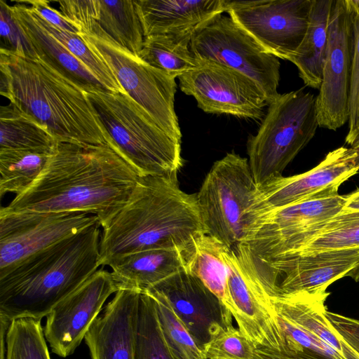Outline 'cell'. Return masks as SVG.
<instances>
[{"label":"cell","mask_w":359,"mask_h":359,"mask_svg":"<svg viewBox=\"0 0 359 359\" xmlns=\"http://www.w3.org/2000/svg\"><path fill=\"white\" fill-rule=\"evenodd\" d=\"M50 155L28 151L0 150V196L24 192L38 177Z\"/></svg>","instance_id":"cell-33"},{"label":"cell","mask_w":359,"mask_h":359,"mask_svg":"<svg viewBox=\"0 0 359 359\" xmlns=\"http://www.w3.org/2000/svg\"><path fill=\"white\" fill-rule=\"evenodd\" d=\"M145 291L154 299L158 322L168 344L184 359H206L168 300L156 291Z\"/></svg>","instance_id":"cell-35"},{"label":"cell","mask_w":359,"mask_h":359,"mask_svg":"<svg viewBox=\"0 0 359 359\" xmlns=\"http://www.w3.org/2000/svg\"><path fill=\"white\" fill-rule=\"evenodd\" d=\"M257 190L248 158L232 151L215 161L196 194L206 234L229 248L241 243Z\"/></svg>","instance_id":"cell-7"},{"label":"cell","mask_w":359,"mask_h":359,"mask_svg":"<svg viewBox=\"0 0 359 359\" xmlns=\"http://www.w3.org/2000/svg\"><path fill=\"white\" fill-rule=\"evenodd\" d=\"M97 222L96 216L83 212H7L1 208L0 276Z\"/></svg>","instance_id":"cell-12"},{"label":"cell","mask_w":359,"mask_h":359,"mask_svg":"<svg viewBox=\"0 0 359 359\" xmlns=\"http://www.w3.org/2000/svg\"><path fill=\"white\" fill-rule=\"evenodd\" d=\"M222 257L228 269L229 309L239 330L257 347L279 351L282 336L271 301L276 292L260 276L245 244L226 246Z\"/></svg>","instance_id":"cell-9"},{"label":"cell","mask_w":359,"mask_h":359,"mask_svg":"<svg viewBox=\"0 0 359 359\" xmlns=\"http://www.w3.org/2000/svg\"><path fill=\"white\" fill-rule=\"evenodd\" d=\"M353 27L345 0H334L316 108L319 126L337 130L348 121Z\"/></svg>","instance_id":"cell-14"},{"label":"cell","mask_w":359,"mask_h":359,"mask_svg":"<svg viewBox=\"0 0 359 359\" xmlns=\"http://www.w3.org/2000/svg\"><path fill=\"white\" fill-rule=\"evenodd\" d=\"M48 23L66 32L79 34L77 27L69 22L60 11L50 6V2L45 0L24 1Z\"/></svg>","instance_id":"cell-41"},{"label":"cell","mask_w":359,"mask_h":359,"mask_svg":"<svg viewBox=\"0 0 359 359\" xmlns=\"http://www.w3.org/2000/svg\"><path fill=\"white\" fill-rule=\"evenodd\" d=\"M60 12L79 33H91L97 26L100 15L99 0L58 1Z\"/></svg>","instance_id":"cell-39"},{"label":"cell","mask_w":359,"mask_h":359,"mask_svg":"<svg viewBox=\"0 0 359 359\" xmlns=\"http://www.w3.org/2000/svg\"><path fill=\"white\" fill-rule=\"evenodd\" d=\"M318 126L316 97L311 93L298 90L280 94L271 102L257 134L249 137L247 143L257 187L283 176Z\"/></svg>","instance_id":"cell-6"},{"label":"cell","mask_w":359,"mask_h":359,"mask_svg":"<svg viewBox=\"0 0 359 359\" xmlns=\"http://www.w3.org/2000/svg\"><path fill=\"white\" fill-rule=\"evenodd\" d=\"M228 0H135L144 36L194 34L226 12Z\"/></svg>","instance_id":"cell-21"},{"label":"cell","mask_w":359,"mask_h":359,"mask_svg":"<svg viewBox=\"0 0 359 359\" xmlns=\"http://www.w3.org/2000/svg\"><path fill=\"white\" fill-rule=\"evenodd\" d=\"M327 289L280 292L271 299L276 313L310 331L327 343L346 359H359V354L337 333L325 316Z\"/></svg>","instance_id":"cell-25"},{"label":"cell","mask_w":359,"mask_h":359,"mask_svg":"<svg viewBox=\"0 0 359 359\" xmlns=\"http://www.w3.org/2000/svg\"><path fill=\"white\" fill-rule=\"evenodd\" d=\"M135 359H184L167 341L159 324L153 297L141 292L134 339Z\"/></svg>","instance_id":"cell-30"},{"label":"cell","mask_w":359,"mask_h":359,"mask_svg":"<svg viewBox=\"0 0 359 359\" xmlns=\"http://www.w3.org/2000/svg\"><path fill=\"white\" fill-rule=\"evenodd\" d=\"M359 171V150L341 147L311 170L281 176L257 188L251 215L316 198L337 195L339 186Z\"/></svg>","instance_id":"cell-15"},{"label":"cell","mask_w":359,"mask_h":359,"mask_svg":"<svg viewBox=\"0 0 359 359\" xmlns=\"http://www.w3.org/2000/svg\"><path fill=\"white\" fill-rule=\"evenodd\" d=\"M312 0L228 1L226 12L267 53L290 60L306 34Z\"/></svg>","instance_id":"cell-11"},{"label":"cell","mask_w":359,"mask_h":359,"mask_svg":"<svg viewBox=\"0 0 359 359\" xmlns=\"http://www.w3.org/2000/svg\"><path fill=\"white\" fill-rule=\"evenodd\" d=\"M87 95L106 130L108 145L139 175H177L183 165L181 141L166 133L125 91Z\"/></svg>","instance_id":"cell-5"},{"label":"cell","mask_w":359,"mask_h":359,"mask_svg":"<svg viewBox=\"0 0 359 359\" xmlns=\"http://www.w3.org/2000/svg\"><path fill=\"white\" fill-rule=\"evenodd\" d=\"M36 14L46 30L82 63L108 91H125L109 66L90 48L79 34L60 29L48 23L37 13Z\"/></svg>","instance_id":"cell-34"},{"label":"cell","mask_w":359,"mask_h":359,"mask_svg":"<svg viewBox=\"0 0 359 359\" xmlns=\"http://www.w3.org/2000/svg\"><path fill=\"white\" fill-rule=\"evenodd\" d=\"M359 247V212L341 210L323 222L257 253L260 260Z\"/></svg>","instance_id":"cell-22"},{"label":"cell","mask_w":359,"mask_h":359,"mask_svg":"<svg viewBox=\"0 0 359 359\" xmlns=\"http://www.w3.org/2000/svg\"><path fill=\"white\" fill-rule=\"evenodd\" d=\"M253 359H313L299 351H278L266 347H257Z\"/></svg>","instance_id":"cell-42"},{"label":"cell","mask_w":359,"mask_h":359,"mask_svg":"<svg viewBox=\"0 0 359 359\" xmlns=\"http://www.w3.org/2000/svg\"><path fill=\"white\" fill-rule=\"evenodd\" d=\"M345 202L337 194L251 215L241 243L253 252L280 243L338 215Z\"/></svg>","instance_id":"cell-19"},{"label":"cell","mask_w":359,"mask_h":359,"mask_svg":"<svg viewBox=\"0 0 359 359\" xmlns=\"http://www.w3.org/2000/svg\"><path fill=\"white\" fill-rule=\"evenodd\" d=\"M345 197L346 202L342 210L359 212V189Z\"/></svg>","instance_id":"cell-43"},{"label":"cell","mask_w":359,"mask_h":359,"mask_svg":"<svg viewBox=\"0 0 359 359\" xmlns=\"http://www.w3.org/2000/svg\"><path fill=\"white\" fill-rule=\"evenodd\" d=\"M257 346L233 325L220 332L204 347L206 359H253Z\"/></svg>","instance_id":"cell-36"},{"label":"cell","mask_w":359,"mask_h":359,"mask_svg":"<svg viewBox=\"0 0 359 359\" xmlns=\"http://www.w3.org/2000/svg\"><path fill=\"white\" fill-rule=\"evenodd\" d=\"M334 0H312L304 38L290 59L304 83L319 89L328 41L329 23Z\"/></svg>","instance_id":"cell-26"},{"label":"cell","mask_w":359,"mask_h":359,"mask_svg":"<svg viewBox=\"0 0 359 359\" xmlns=\"http://www.w3.org/2000/svg\"><path fill=\"white\" fill-rule=\"evenodd\" d=\"M57 142L51 133L13 104L0 107V150L50 155Z\"/></svg>","instance_id":"cell-27"},{"label":"cell","mask_w":359,"mask_h":359,"mask_svg":"<svg viewBox=\"0 0 359 359\" xmlns=\"http://www.w3.org/2000/svg\"><path fill=\"white\" fill-rule=\"evenodd\" d=\"M192 54L198 60L212 61L233 68L254 80L269 104L279 95L280 64L229 16L215 17L192 36Z\"/></svg>","instance_id":"cell-10"},{"label":"cell","mask_w":359,"mask_h":359,"mask_svg":"<svg viewBox=\"0 0 359 359\" xmlns=\"http://www.w3.org/2000/svg\"><path fill=\"white\" fill-rule=\"evenodd\" d=\"M353 27V55L348 133L351 136L359 126V0H345Z\"/></svg>","instance_id":"cell-37"},{"label":"cell","mask_w":359,"mask_h":359,"mask_svg":"<svg viewBox=\"0 0 359 359\" xmlns=\"http://www.w3.org/2000/svg\"><path fill=\"white\" fill-rule=\"evenodd\" d=\"M98 28L111 40L138 56L144 34L135 0H99Z\"/></svg>","instance_id":"cell-28"},{"label":"cell","mask_w":359,"mask_h":359,"mask_svg":"<svg viewBox=\"0 0 359 359\" xmlns=\"http://www.w3.org/2000/svg\"><path fill=\"white\" fill-rule=\"evenodd\" d=\"M140 292L120 289L92 323L84 337L91 359H135V325Z\"/></svg>","instance_id":"cell-20"},{"label":"cell","mask_w":359,"mask_h":359,"mask_svg":"<svg viewBox=\"0 0 359 359\" xmlns=\"http://www.w3.org/2000/svg\"><path fill=\"white\" fill-rule=\"evenodd\" d=\"M102 228V266L143 250L191 248L206 233L196 194L182 191L177 175L140 177L127 202Z\"/></svg>","instance_id":"cell-2"},{"label":"cell","mask_w":359,"mask_h":359,"mask_svg":"<svg viewBox=\"0 0 359 359\" xmlns=\"http://www.w3.org/2000/svg\"><path fill=\"white\" fill-rule=\"evenodd\" d=\"M1 359H50L41 320L14 319L1 325Z\"/></svg>","instance_id":"cell-32"},{"label":"cell","mask_w":359,"mask_h":359,"mask_svg":"<svg viewBox=\"0 0 359 359\" xmlns=\"http://www.w3.org/2000/svg\"><path fill=\"white\" fill-rule=\"evenodd\" d=\"M13 17L38 58L86 93L108 91L69 51L41 24L36 13L23 1L11 6Z\"/></svg>","instance_id":"cell-23"},{"label":"cell","mask_w":359,"mask_h":359,"mask_svg":"<svg viewBox=\"0 0 359 359\" xmlns=\"http://www.w3.org/2000/svg\"><path fill=\"white\" fill-rule=\"evenodd\" d=\"M199 61L178 77L180 90L193 96L199 108L207 113L262 118L269 102L254 80L224 65Z\"/></svg>","instance_id":"cell-13"},{"label":"cell","mask_w":359,"mask_h":359,"mask_svg":"<svg viewBox=\"0 0 359 359\" xmlns=\"http://www.w3.org/2000/svg\"><path fill=\"white\" fill-rule=\"evenodd\" d=\"M325 316L337 333L359 354V320L329 311Z\"/></svg>","instance_id":"cell-40"},{"label":"cell","mask_w":359,"mask_h":359,"mask_svg":"<svg viewBox=\"0 0 359 359\" xmlns=\"http://www.w3.org/2000/svg\"><path fill=\"white\" fill-rule=\"evenodd\" d=\"M100 222L27 257L0 276V319H41L100 266Z\"/></svg>","instance_id":"cell-4"},{"label":"cell","mask_w":359,"mask_h":359,"mask_svg":"<svg viewBox=\"0 0 359 359\" xmlns=\"http://www.w3.org/2000/svg\"><path fill=\"white\" fill-rule=\"evenodd\" d=\"M353 148H355V149H356L359 150V145H358V146H357V147H353Z\"/></svg>","instance_id":"cell-45"},{"label":"cell","mask_w":359,"mask_h":359,"mask_svg":"<svg viewBox=\"0 0 359 359\" xmlns=\"http://www.w3.org/2000/svg\"><path fill=\"white\" fill-rule=\"evenodd\" d=\"M251 255L259 273L276 283L278 292L289 293L327 289L346 277L359 262V247L268 260Z\"/></svg>","instance_id":"cell-18"},{"label":"cell","mask_w":359,"mask_h":359,"mask_svg":"<svg viewBox=\"0 0 359 359\" xmlns=\"http://www.w3.org/2000/svg\"><path fill=\"white\" fill-rule=\"evenodd\" d=\"M0 72L1 95L57 142L108 145L87 93L42 60L0 48Z\"/></svg>","instance_id":"cell-3"},{"label":"cell","mask_w":359,"mask_h":359,"mask_svg":"<svg viewBox=\"0 0 359 359\" xmlns=\"http://www.w3.org/2000/svg\"><path fill=\"white\" fill-rule=\"evenodd\" d=\"M121 289L111 272L97 269L46 316L43 329L51 351L66 358L84 339L108 297Z\"/></svg>","instance_id":"cell-16"},{"label":"cell","mask_w":359,"mask_h":359,"mask_svg":"<svg viewBox=\"0 0 359 359\" xmlns=\"http://www.w3.org/2000/svg\"><path fill=\"white\" fill-rule=\"evenodd\" d=\"M1 48L17 55L35 59L38 56L14 20L11 6L0 0Z\"/></svg>","instance_id":"cell-38"},{"label":"cell","mask_w":359,"mask_h":359,"mask_svg":"<svg viewBox=\"0 0 359 359\" xmlns=\"http://www.w3.org/2000/svg\"><path fill=\"white\" fill-rule=\"evenodd\" d=\"M163 295L203 351L217 334L232 325V314L195 275L181 270L149 288Z\"/></svg>","instance_id":"cell-17"},{"label":"cell","mask_w":359,"mask_h":359,"mask_svg":"<svg viewBox=\"0 0 359 359\" xmlns=\"http://www.w3.org/2000/svg\"><path fill=\"white\" fill-rule=\"evenodd\" d=\"M226 245L203 233L195 241V249L189 271L198 278L229 309L228 269L222 257Z\"/></svg>","instance_id":"cell-31"},{"label":"cell","mask_w":359,"mask_h":359,"mask_svg":"<svg viewBox=\"0 0 359 359\" xmlns=\"http://www.w3.org/2000/svg\"><path fill=\"white\" fill-rule=\"evenodd\" d=\"M192 36L187 34L147 36L138 57L175 79L200 63L191 50Z\"/></svg>","instance_id":"cell-29"},{"label":"cell","mask_w":359,"mask_h":359,"mask_svg":"<svg viewBox=\"0 0 359 359\" xmlns=\"http://www.w3.org/2000/svg\"><path fill=\"white\" fill-rule=\"evenodd\" d=\"M138 172L108 145L58 142L43 170L7 212H83L104 226L124 205Z\"/></svg>","instance_id":"cell-1"},{"label":"cell","mask_w":359,"mask_h":359,"mask_svg":"<svg viewBox=\"0 0 359 359\" xmlns=\"http://www.w3.org/2000/svg\"><path fill=\"white\" fill-rule=\"evenodd\" d=\"M194 249L195 245L147 250L114 259L107 266L121 288L144 292L181 270L189 271Z\"/></svg>","instance_id":"cell-24"},{"label":"cell","mask_w":359,"mask_h":359,"mask_svg":"<svg viewBox=\"0 0 359 359\" xmlns=\"http://www.w3.org/2000/svg\"><path fill=\"white\" fill-rule=\"evenodd\" d=\"M345 142L351 147L359 145V126L351 136L345 138Z\"/></svg>","instance_id":"cell-44"},{"label":"cell","mask_w":359,"mask_h":359,"mask_svg":"<svg viewBox=\"0 0 359 359\" xmlns=\"http://www.w3.org/2000/svg\"><path fill=\"white\" fill-rule=\"evenodd\" d=\"M79 34L109 66L126 93L166 133L181 141L182 133L174 108L175 79L117 45L97 26L92 33Z\"/></svg>","instance_id":"cell-8"}]
</instances>
